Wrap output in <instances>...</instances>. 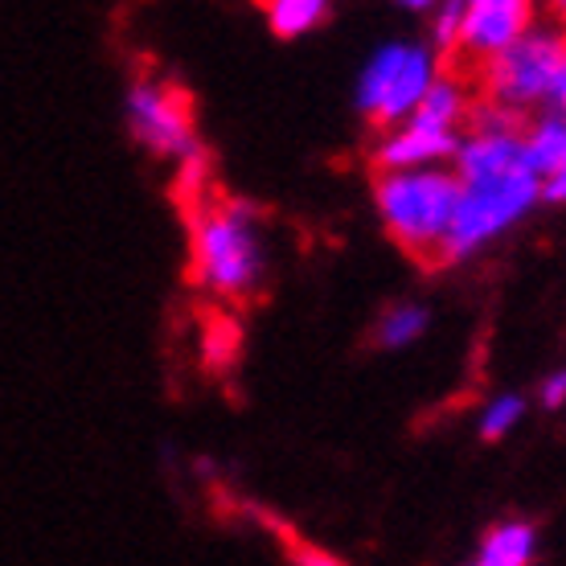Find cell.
Segmentation results:
<instances>
[{"mask_svg": "<svg viewBox=\"0 0 566 566\" xmlns=\"http://www.w3.org/2000/svg\"><path fill=\"white\" fill-rule=\"evenodd\" d=\"M189 268L218 300H251L271 271L263 213L242 198H198L189 206Z\"/></svg>", "mask_w": 566, "mask_h": 566, "instance_id": "obj_1", "label": "cell"}, {"mask_svg": "<svg viewBox=\"0 0 566 566\" xmlns=\"http://www.w3.org/2000/svg\"><path fill=\"white\" fill-rule=\"evenodd\" d=\"M460 201V181L452 165L423 169H378L374 177V210L382 230L419 263H439Z\"/></svg>", "mask_w": 566, "mask_h": 566, "instance_id": "obj_2", "label": "cell"}, {"mask_svg": "<svg viewBox=\"0 0 566 566\" xmlns=\"http://www.w3.org/2000/svg\"><path fill=\"white\" fill-rule=\"evenodd\" d=\"M538 201L542 181L534 165L460 181V201H455V218L448 242L439 251V263H464V259L481 255L489 242L505 239L513 227H522Z\"/></svg>", "mask_w": 566, "mask_h": 566, "instance_id": "obj_3", "label": "cell"}, {"mask_svg": "<svg viewBox=\"0 0 566 566\" xmlns=\"http://www.w3.org/2000/svg\"><path fill=\"white\" fill-rule=\"evenodd\" d=\"M566 62V25L558 21H534L517 42H510L501 54L484 57L472 74V86L481 99H493L501 107H513L522 115H534L551 107L554 83Z\"/></svg>", "mask_w": 566, "mask_h": 566, "instance_id": "obj_4", "label": "cell"}, {"mask_svg": "<svg viewBox=\"0 0 566 566\" xmlns=\"http://www.w3.org/2000/svg\"><path fill=\"white\" fill-rule=\"evenodd\" d=\"M448 57L431 42H386L369 54L366 71L357 74V112L374 128H390L419 107L427 86L436 83Z\"/></svg>", "mask_w": 566, "mask_h": 566, "instance_id": "obj_5", "label": "cell"}, {"mask_svg": "<svg viewBox=\"0 0 566 566\" xmlns=\"http://www.w3.org/2000/svg\"><path fill=\"white\" fill-rule=\"evenodd\" d=\"M124 119H128L132 140L140 144L144 153L177 160L185 148H193L198 128H193V103L181 86L160 83V78H132L128 95H124Z\"/></svg>", "mask_w": 566, "mask_h": 566, "instance_id": "obj_6", "label": "cell"}, {"mask_svg": "<svg viewBox=\"0 0 566 566\" xmlns=\"http://www.w3.org/2000/svg\"><path fill=\"white\" fill-rule=\"evenodd\" d=\"M538 17V0H464L452 62H460L464 71H476L484 57L517 42Z\"/></svg>", "mask_w": 566, "mask_h": 566, "instance_id": "obj_7", "label": "cell"}, {"mask_svg": "<svg viewBox=\"0 0 566 566\" xmlns=\"http://www.w3.org/2000/svg\"><path fill=\"white\" fill-rule=\"evenodd\" d=\"M460 132L427 128L419 119H398L390 128H378V140L369 148L374 169H423V165H448L455 153Z\"/></svg>", "mask_w": 566, "mask_h": 566, "instance_id": "obj_8", "label": "cell"}, {"mask_svg": "<svg viewBox=\"0 0 566 566\" xmlns=\"http://www.w3.org/2000/svg\"><path fill=\"white\" fill-rule=\"evenodd\" d=\"M525 153L538 169L542 201L566 206V112L542 107L534 119H525Z\"/></svg>", "mask_w": 566, "mask_h": 566, "instance_id": "obj_9", "label": "cell"}, {"mask_svg": "<svg viewBox=\"0 0 566 566\" xmlns=\"http://www.w3.org/2000/svg\"><path fill=\"white\" fill-rule=\"evenodd\" d=\"M472 99H476V86H472V74L468 71H439V78L427 86V95L419 99L407 119H419L427 128L439 132H460L464 128L468 112H472Z\"/></svg>", "mask_w": 566, "mask_h": 566, "instance_id": "obj_10", "label": "cell"}, {"mask_svg": "<svg viewBox=\"0 0 566 566\" xmlns=\"http://www.w3.org/2000/svg\"><path fill=\"white\" fill-rule=\"evenodd\" d=\"M538 554V530L522 517H505L484 530L481 546H476V563L481 566H525Z\"/></svg>", "mask_w": 566, "mask_h": 566, "instance_id": "obj_11", "label": "cell"}, {"mask_svg": "<svg viewBox=\"0 0 566 566\" xmlns=\"http://www.w3.org/2000/svg\"><path fill=\"white\" fill-rule=\"evenodd\" d=\"M263 9H268V25L280 38H304L325 25L333 0H263Z\"/></svg>", "mask_w": 566, "mask_h": 566, "instance_id": "obj_12", "label": "cell"}, {"mask_svg": "<svg viewBox=\"0 0 566 566\" xmlns=\"http://www.w3.org/2000/svg\"><path fill=\"white\" fill-rule=\"evenodd\" d=\"M427 328H431V312L423 304H390L378 316L374 337H378L382 349H411L415 340H423Z\"/></svg>", "mask_w": 566, "mask_h": 566, "instance_id": "obj_13", "label": "cell"}, {"mask_svg": "<svg viewBox=\"0 0 566 566\" xmlns=\"http://www.w3.org/2000/svg\"><path fill=\"white\" fill-rule=\"evenodd\" d=\"M522 419H525V398L513 395V390H501V395L489 398V402L481 407V415H476V436L496 443V439L510 436Z\"/></svg>", "mask_w": 566, "mask_h": 566, "instance_id": "obj_14", "label": "cell"}, {"mask_svg": "<svg viewBox=\"0 0 566 566\" xmlns=\"http://www.w3.org/2000/svg\"><path fill=\"white\" fill-rule=\"evenodd\" d=\"M460 9H464V0H439L436 9H431V25H427V42L436 45L439 54L452 62L455 54V38H460Z\"/></svg>", "mask_w": 566, "mask_h": 566, "instance_id": "obj_15", "label": "cell"}, {"mask_svg": "<svg viewBox=\"0 0 566 566\" xmlns=\"http://www.w3.org/2000/svg\"><path fill=\"white\" fill-rule=\"evenodd\" d=\"M538 398H542V407H546V411H558V407H566V369H558V374H551V378L542 382Z\"/></svg>", "mask_w": 566, "mask_h": 566, "instance_id": "obj_16", "label": "cell"}, {"mask_svg": "<svg viewBox=\"0 0 566 566\" xmlns=\"http://www.w3.org/2000/svg\"><path fill=\"white\" fill-rule=\"evenodd\" d=\"M538 13H551V21L566 25V0H538Z\"/></svg>", "mask_w": 566, "mask_h": 566, "instance_id": "obj_17", "label": "cell"}, {"mask_svg": "<svg viewBox=\"0 0 566 566\" xmlns=\"http://www.w3.org/2000/svg\"><path fill=\"white\" fill-rule=\"evenodd\" d=\"M551 107H558V112H566V62H563V71H558V83H554Z\"/></svg>", "mask_w": 566, "mask_h": 566, "instance_id": "obj_18", "label": "cell"}, {"mask_svg": "<svg viewBox=\"0 0 566 566\" xmlns=\"http://www.w3.org/2000/svg\"><path fill=\"white\" fill-rule=\"evenodd\" d=\"M398 4H402V9H411V13H431L439 0H398Z\"/></svg>", "mask_w": 566, "mask_h": 566, "instance_id": "obj_19", "label": "cell"}]
</instances>
